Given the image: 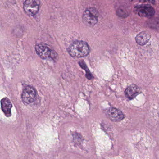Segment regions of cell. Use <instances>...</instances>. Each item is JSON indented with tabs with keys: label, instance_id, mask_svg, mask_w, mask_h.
<instances>
[{
	"label": "cell",
	"instance_id": "10",
	"mask_svg": "<svg viewBox=\"0 0 159 159\" xmlns=\"http://www.w3.org/2000/svg\"><path fill=\"white\" fill-rule=\"evenodd\" d=\"M151 38V34L148 32L142 31L137 34L135 38L136 43L141 46L146 44Z\"/></svg>",
	"mask_w": 159,
	"mask_h": 159
},
{
	"label": "cell",
	"instance_id": "9",
	"mask_svg": "<svg viewBox=\"0 0 159 159\" xmlns=\"http://www.w3.org/2000/svg\"><path fill=\"white\" fill-rule=\"evenodd\" d=\"M1 107L2 110L6 116L9 117L11 116V108L12 104L10 100L7 98H4L1 100Z\"/></svg>",
	"mask_w": 159,
	"mask_h": 159
},
{
	"label": "cell",
	"instance_id": "3",
	"mask_svg": "<svg viewBox=\"0 0 159 159\" xmlns=\"http://www.w3.org/2000/svg\"><path fill=\"white\" fill-rule=\"evenodd\" d=\"M135 14L141 17L151 18L155 14V10L150 5L143 4L136 6L134 8Z\"/></svg>",
	"mask_w": 159,
	"mask_h": 159
},
{
	"label": "cell",
	"instance_id": "4",
	"mask_svg": "<svg viewBox=\"0 0 159 159\" xmlns=\"http://www.w3.org/2000/svg\"><path fill=\"white\" fill-rule=\"evenodd\" d=\"M35 49L37 55L43 59L51 58L53 60H55L57 57V53L55 51H52L48 47L43 45H37L35 46Z\"/></svg>",
	"mask_w": 159,
	"mask_h": 159
},
{
	"label": "cell",
	"instance_id": "13",
	"mask_svg": "<svg viewBox=\"0 0 159 159\" xmlns=\"http://www.w3.org/2000/svg\"><path fill=\"white\" fill-rule=\"evenodd\" d=\"M139 2L143 3L155 4L156 2V0H139Z\"/></svg>",
	"mask_w": 159,
	"mask_h": 159
},
{
	"label": "cell",
	"instance_id": "1",
	"mask_svg": "<svg viewBox=\"0 0 159 159\" xmlns=\"http://www.w3.org/2000/svg\"><path fill=\"white\" fill-rule=\"evenodd\" d=\"M68 52L74 57H83L89 55V47L86 42L76 41L70 46L68 48Z\"/></svg>",
	"mask_w": 159,
	"mask_h": 159
},
{
	"label": "cell",
	"instance_id": "2",
	"mask_svg": "<svg viewBox=\"0 0 159 159\" xmlns=\"http://www.w3.org/2000/svg\"><path fill=\"white\" fill-rule=\"evenodd\" d=\"M98 11L93 7H89L85 10L82 15L83 22L87 26L93 27L98 22Z\"/></svg>",
	"mask_w": 159,
	"mask_h": 159
},
{
	"label": "cell",
	"instance_id": "11",
	"mask_svg": "<svg viewBox=\"0 0 159 159\" xmlns=\"http://www.w3.org/2000/svg\"><path fill=\"white\" fill-rule=\"evenodd\" d=\"M147 24L149 28L159 32V18H151L148 20Z\"/></svg>",
	"mask_w": 159,
	"mask_h": 159
},
{
	"label": "cell",
	"instance_id": "5",
	"mask_svg": "<svg viewBox=\"0 0 159 159\" xmlns=\"http://www.w3.org/2000/svg\"><path fill=\"white\" fill-rule=\"evenodd\" d=\"M40 5L39 0H26L24 2L23 8L27 15L34 16L38 13Z\"/></svg>",
	"mask_w": 159,
	"mask_h": 159
},
{
	"label": "cell",
	"instance_id": "8",
	"mask_svg": "<svg viewBox=\"0 0 159 159\" xmlns=\"http://www.w3.org/2000/svg\"><path fill=\"white\" fill-rule=\"evenodd\" d=\"M141 93V89L138 86L135 84H132L128 87L125 90L126 97L130 100L133 99Z\"/></svg>",
	"mask_w": 159,
	"mask_h": 159
},
{
	"label": "cell",
	"instance_id": "7",
	"mask_svg": "<svg viewBox=\"0 0 159 159\" xmlns=\"http://www.w3.org/2000/svg\"><path fill=\"white\" fill-rule=\"evenodd\" d=\"M107 116L111 120L114 121H120L124 119V116L119 109L115 107L108 108L106 112Z\"/></svg>",
	"mask_w": 159,
	"mask_h": 159
},
{
	"label": "cell",
	"instance_id": "6",
	"mask_svg": "<svg viewBox=\"0 0 159 159\" xmlns=\"http://www.w3.org/2000/svg\"><path fill=\"white\" fill-rule=\"evenodd\" d=\"M36 91L30 86L26 87L21 95L22 101L26 104H30L34 102L36 98Z\"/></svg>",
	"mask_w": 159,
	"mask_h": 159
},
{
	"label": "cell",
	"instance_id": "12",
	"mask_svg": "<svg viewBox=\"0 0 159 159\" xmlns=\"http://www.w3.org/2000/svg\"><path fill=\"white\" fill-rule=\"evenodd\" d=\"M116 13L118 16L121 17L125 18L129 15L128 12L125 9L121 8H120L119 9H118L117 11H116Z\"/></svg>",
	"mask_w": 159,
	"mask_h": 159
}]
</instances>
